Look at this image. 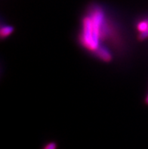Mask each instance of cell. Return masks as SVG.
Listing matches in <instances>:
<instances>
[{
  "instance_id": "7",
  "label": "cell",
  "mask_w": 148,
  "mask_h": 149,
  "mask_svg": "<svg viewBox=\"0 0 148 149\" xmlns=\"http://www.w3.org/2000/svg\"><path fill=\"white\" fill-rule=\"evenodd\" d=\"M145 102H146L147 104H148V95H147V97H146V99H145Z\"/></svg>"
},
{
  "instance_id": "4",
  "label": "cell",
  "mask_w": 148,
  "mask_h": 149,
  "mask_svg": "<svg viewBox=\"0 0 148 149\" xmlns=\"http://www.w3.org/2000/svg\"><path fill=\"white\" fill-rule=\"evenodd\" d=\"M138 30L140 33H142L148 29V21H142L141 22H139V24L137 26Z\"/></svg>"
},
{
  "instance_id": "1",
  "label": "cell",
  "mask_w": 148,
  "mask_h": 149,
  "mask_svg": "<svg viewBox=\"0 0 148 149\" xmlns=\"http://www.w3.org/2000/svg\"><path fill=\"white\" fill-rule=\"evenodd\" d=\"M81 42L84 47L94 52L100 46V40L96 37L90 16L85 17L83 21V31L80 37Z\"/></svg>"
},
{
  "instance_id": "3",
  "label": "cell",
  "mask_w": 148,
  "mask_h": 149,
  "mask_svg": "<svg viewBox=\"0 0 148 149\" xmlns=\"http://www.w3.org/2000/svg\"><path fill=\"white\" fill-rule=\"evenodd\" d=\"M14 31V27L11 26H8V25H6V26H2L1 30H0V35L2 39L8 37L10 36Z\"/></svg>"
},
{
  "instance_id": "5",
  "label": "cell",
  "mask_w": 148,
  "mask_h": 149,
  "mask_svg": "<svg viewBox=\"0 0 148 149\" xmlns=\"http://www.w3.org/2000/svg\"><path fill=\"white\" fill-rule=\"evenodd\" d=\"M58 148V144L56 142H47L46 144H45L42 149H57Z\"/></svg>"
},
{
  "instance_id": "6",
  "label": "cell",
  "mask_w": 148,
  "mask_h": 149,
  "mask_svg": "<svg viewBox=\"0 0 148 149\" xmlns=\"http://www.w3.org/2000/svg\"><path fill=\"white\" fill-rule=\"evenodd\" d=\"M147 38H148V29L144 31V32L140 33L138 36V40H141V41L146 40Z\"/></svg>"
},
{
  "instance_id": "2",
  "label": "cell",
  "mask_w": 148,
  "mask_h": 149,
  "mask_svg": "<svg viewBox=\"0 0 148 149\" xmlns=\"http://www.w3.org/2000/svg\"><path fill=\"white\" fill-rule=\"evenodd\" d=\"M94 52L98 58L101 59L103 61H105V62H110L112 60V55H111V53L110 52L108 49H106L104 46H101L100 45L99 47L96 49Z\"/></svg>"
}]
</instances>
